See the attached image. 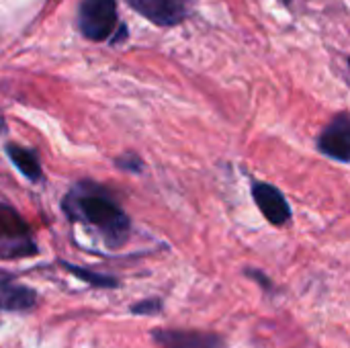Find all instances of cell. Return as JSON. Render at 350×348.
<instances>
[{
  "instance_id": "obj_1",
  "label": "cell",
  "mask_w": 350,
  "mask_h": 348,
  "mask_svg": "<svg viewBox=\"0 0 350 348\" xmlns=\"http://www.w3.org/2000/svg\"><path fill=\"white\" fill-rule=\"evenodd\" d=\"M70 217L94 228L107 246L119 248L129 238V217L123 213V209L98 187L92 185H80L76 191H72L64 203Z\"/></svg>"
},
{
  "instance_id": "obj_2",
  "label": "cell",
  "mask_w": 350,
  "mask_h": 348,
  "mask_svg": "<svg viewBox=\"0 0 350 348\" xmlns=\"http://www.w3.org/2000/svg\"><path fill=\"white\" fill-rule=\"evenodd\" d=\"M27 224L6 205H0V258H23L35 254Z\"/></svg>"
},
{
  "instance_id": "obj_3",
  "label": "cell",
  "mask_w": 350,
  "mask_h": 348,
  "mask_svg": "<svg viewBox=\"0 0 350 348\" xmlns=\"http://www.w3.org/2000/svg\"><path fill=\"white\" fill-rule=\"evenodd\" d=\"M80 31L92 41H105L117 27L115 0H84L78 10Z\"/></svg>"
},
{
  "instance_id": "obj_4",
  "label": "cell",
  "mask_w": 350,
  "mask_h": 348,
  "mask_svg": "<svg viewBox=\"0 0 350 348\" xmlns=\"http://www.w3.org/2000/svg\"><path fill=\"white\" fill-rule=\"evenodd\" d=\"M129 6L158 27L183 23L195 8L197 0H127Z\"/></svg>"
},
{
  "instance_id": "obj_5",
  "label": "cell",
  "mask_w": 350,
  "mask_h": 348,
  "mask_svg": "<svg viewBox=\"0 0 350 348\" xmlns=\"http://www.w3.org/2000/svg\"><path fill=\"white\" fill-rule=\"evenodd\" d=\"M318 152L342 162L350 164V115L349 113H340L336 117H332V121L322 129V133L318 135Z\"/></svg>"
},
{
  "instance_id": "obj_6",
  "label": "cell",
  "mask_w": 350,
  "mask_h": 348,
  "mask_svg": "<svg viewBox=\"0 0 350 348\" xmlns=\"http://www.w3.org/2000/svg\"><path fill=\"white\" fill-rule=\"evenodd\" d=\"M252 199L269 224L279 228L291 222V205L277 187L256 180L252 183Z\"/></svg>"
},
{
  "instance_id": "obj_7",
  "label": "cell",
  "mask_w": 350,
  "mask_h": 348,
  "mask_svg": "<svg viewBox=\"0 0 350 348\" xmlns=\"http://www.w3.org/2000/svg\"><path fill=\"white\" fill-rule=\"evenodd\" d=\"M152 340L158 348H224V340L211 332L199 330H154Z\"/></svg>"
},
{
  "instance_id": "obj_8",
  "label": "cell",
  "mask_w": 350,
  "mask_h": 348,
  "mask_svg": "<svg viewBox=\"0 0 350 348\" xmlns=\"http://www.w3.org/2000/svg\"><path fill=\"white\" fill-rule=\"evenodd\" d=\"M35 302H37V293L33 289L14 283L6 275H0V310L27 312L35 306Z\"/></svg>"
},
{
  "instance_id": "obj_9",
  "label": "cell",
  "mask_w": 350,
  "mask_h": 348,
  "mask_svg": "<svg viewBox=\"0 0 350 348\" xmlns=\"http://www.w3.org/2000/svg\"><path fill=\"white\" fill-rule=\"evenodd\" d=\"M6 152H8V156L12 158V162L18 166V170H21L25 176H29L31 180L41 178L39 160H37V156H35L31 150H25V148H21V146H8Z\"/></svg>"
},
{
  "instance_id": "obj_10",
  "label": "cell",
  "mask_w": 350,
  "mask_h": 348,
  "mask_svg": "<svg viewBox=\"0 0 350 348\" xmlns=\"http://www.w3.org/2000/svg\"><path fill=\"white\" fill-rule=\"evenodd\" d=\"M66 269L72 271L78 279H82V281H86V283H90V285H94V287H107V289H111V287H117V285H119L117 279H113V277L98 275V273H92V271L74 267V265H66Z\"/></svg>"
},
{
  "instance_id": "obj_11",
  "label": "cell",
  "mask_w": 350,
  "mask_h": 348,
  "mask_svg": "<svg viewBox=\"0 0 350 348\" xmlns=\"http://www.w3.org/2000/svg\"><path fill=\"white\" fill-rule=\"evenodd\" d=\"M160 312H162V299H158V297L144 299V302H137L135 306H131V314H135V316H156Z\"/></svg>"
},
{
  "instance_id": "obj_12",
  "label": "cell",
  "mask_w": 350,
  "mask_h": 348,
  "mask_svg": "<svg viewBox=\"0 0 350 348\" xmlns=\"http://www.w3.org/2000/svg\"><path fill=\"white\" fill-rule=\"evenodd\" d=\"M246 277H250V279H254V281H258V283H260V285H262V287H265L267 291H269V289L273 287V283H271V279H269L267 275H262L260 271H254V269H248V271H246Z\"/></svg>"
},
{
  "instance_id": "obj_13",
  "label": "cell",
  "mask_w": 350,
  "mask_h": 348,
  "mask_svg": "<svg viewBox=\"0 0 350 348\" xmlns=\"http://www.w3.org/2000/svg\"><path fill=\"white\" fill-rule=\"evenodd\" d=\"M281 2H283V4H291L293 0H281Z\"/></svg>"
},
{
  "instance_id": "obj_14",
  "label": "cell",
  "mask_w": 350,
  "mask_h": 348,
  "mask_svg": "<svg viewBox=\"0 0 350 348\" xmlns=\"http://www.w3.org/2000/svg\"><path fill=\"white\" fill-rule=\"evenodd\" d=\"M349 70H350V57H349Z\"/></svg>"
}]
</instances>
